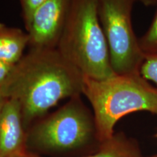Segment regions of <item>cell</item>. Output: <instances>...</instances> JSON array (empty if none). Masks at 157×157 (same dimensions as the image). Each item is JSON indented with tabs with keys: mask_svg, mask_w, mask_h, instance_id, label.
Instances as JSON below:
<instances>
[{
	"mask_svg": "<svg viewBox=\"0 0 157 157\" xmlns=\"http://www.w3.org/2000/svg\"><path fill=\"white\" fill-rule=\"evenodd\" d=\"M83 85L84 76L58 49L31 48L13 66L0 92L19 102L27 131L59 101L83 94Z\"/></svg>",
	"mask_w": 157,
	"mask_h": 157,
	"instance_id": "1",
	"label": "cell"
},
{
	"mask_svg": "<svg viewBox=\"0 0 157 157\" xmlns=\"http://www.w3.org/2000/svg\"><path fill=\"white\" fill-rule=\"evenodd\" d=\"M83 95L93 107L96 137L102 143L114 135L116 124L124 116L135 111L157 115V87L140 73L104 79L84 76Z\"/></svg>",
	"mask_w": 157,
	"mask_h": 157,
	"instance_id": "2",
	"label": "cell"
},
{
	"mask_svg": "<svg viewBox=\"0 0 157 157\" xmlns=\"http://www.w3.org/2000/svg\"><path fill=\"white\" fill-rule=\"evenodd\" d=\"M57 49L85 77L115 75L98 16V0H71Z\"/></svg>",
	"mask_w": 157,
	"mask_h": 157,
	"instance_id": "3",
	"label": "cell"
},
{
	"mask_svg": "<svg viewBox=\"0 0 157 157\" xmlns=\"http://www.w3.org/2000/svg\"><path fill=\"white\" fill-rule=\"evenodd\" d=\"M95 135L94 116L80 96H76L27 129L26 149L44 152L72 150L87 144Z\"/></svg>",
	"mask_w": 157,
	"mask_h": 157,
	"instance_id": "4",
	"label": "cell"
},
{
	"mask_svg": "<svg viewBox=\"0 0 157 157\" xmlns=\"http://www.w3.org/2000/svg\"><path fill=\"white\" fill-rule=\"evenodd\" d=\"M136 0H98V16L116 74L140 73L145 59L132 24Z\"/></svg>",
	"mask_w": 157,
	"mask_h": 157,
	"instance_id": "5",
	"label": "cell"
},
{
	"mask_svg": "<svg viewBox=\"0 0 157 157\" xmlns=\"http://www.w3.org/2000/svg\"><path fill=\"white\" fill-rule=\"evenodd\" d=\"M71 0H46L25 23L29 47L57 48L63 31Z\"/></svg>",
	"mask_w": 157,
	"mask_h": 157,
	"instance_id": "6",
	"label": "cell"
},
{
	"mask_svg": "<svg viewBox=\"0 0 157 157\" xmlns=\"http://www.w3.org/2000/svg\"><path fill=\"white\" fill-rule=\"evenodd\" d=\"M26 129L21 105L17 100L7 98L0 117V157H21L28 154Z\"/></svg>",
	"mask_w": 157,
	"mask_h": 157,
	"instance_id": "7",
	"label": "cell"
},
{
	"mask_svg": "<svg viewBox=\"0 0 157 157\" xmlns=\"http://www.w3.org/2000/svg\"><path fill=\"white\" fill-rule=\"evenodd\" d=\"M29 44L27 32L0 23V60L15 65L22 58Z\"/></svg>",
	"mask_w": 157,
	"mask_h": 157,
	"instance_id": "8",
	"label": "cell"
},
{
	"mask_svg": "<svg viewBox=\"0 0 157 157\" xmlns=\"http://www.w3.org/2000/svg\"><path fill=\"white\" fill-rule=\"evenodd\" d=\"M102 143L98 153L84 157H140L137 146L121 133L113 135ZM28 154L29 157H42L31 153Z\"/></svg>",
	"mask_w": 157,
	"mask_h": 157,
	"instance_id": "9",
	"label": "cell"
},
{
	"mask_svg": "<svg viewBox=\"0 0 157 157\" xmlns=\"http://www.w3.org/2000/svg\"><path fill=\"white\" fill-rule=\"evenodd\" d=\"M139 44L145 57L157 56V11L148 31L139 39Z\"/></svg>",
	"mask_w": 157,
	"mask_h": 157,
	"instance_id": "10",
	"label": "cell"
},
{
	"mask_svg": "<svg viewBox=\"0 0 157 157\" xmlns=\"http://www.w3.org/2000/svg\"><path fill=\"white\" fill-rule=\"evenodd\" d=\"M140 73L146 79L153 82L157 85V56L145 57Z\"/></svg>",
	"mask_w": 157,
	"mask_h": 157,
	"instance_id": "11",
	"label": "cell"
},
{
	"mask_svg": "<svg viewBox=\"0 0 157 157\" xmlns=\"http://www.w3.org/2000/svg\"><path fill=\"white\" fill-rule=\"evenodd\" d=\"M45 1L46 0H20L24 23L30 19L34 11Z\"/></svg>",
	"mask_w": 157,
	"mask_h": 157,
	"instance_id": "12",
	"label": "cell"
},
{
	"mask_svg": "<svg viewBox=\"0 0 157 157\" xmlns=\"http://www.w3.org/2000/svg\"><path fill=\"white\" fill-rule=\"evenodd\" d=\"M15 65H11L0 60V88L5 83Z\"/></svg>",
	"mask_w": 157,
	"mask_h": 157,
	"instance_id": "13",
	"label": "cell"
},
{
	"mask_svg": "<svg viewBox=\"0 0 157 157\" xmlns=\"http://www.w3.org/2000/svg\"><path fill=\"white\" fill-rule=\"evenodd\" d=\"M7 100V98L5 97V96L3 95V94L0 92V117H1L2 111L3 107H4V105H5V103Z\"/></svg>",
	"mask_w": 157,
	"mask_h": 157,
	"instance_id": "14",
	"label": "cell"
},
{
	"mask_svg": "<svg viewBox=\"0 0 157 157\" xmlns=\"http://www.w3.org/2000/svg\"><path fill=\"white\" fill-rule=\"evenodd\" d=\"M140 2L143 5L150 6V5H157V0H136Z\"/></svg>",
	"mask_w": 157,
	"mask_h": 157,
	"instance_id": "15",
	"label": "cell"
},
{
	"mask_svg": "<svg viewBox=\"0 0 157 157\" xmlns=\"http://www.w3.org/2000/svg\"><path fill=\"white\" fill-rule=\"evenodd\" d=\"M21 157H29V154H27L24 155V156H21Z\"/></svg>",
	"mask_w": 157,
	"mask_h": 157,
	"instance_id": "16",
	"label": "cell"
},
{
	"mask_svg": "<svg viewBox=\"0 0 157 157\" xmlns=\"http://www.w3.org/2000/svg\"><path fill=\"white\" fill-rule=\"evenodd\" d=\"M150 157H157V155H155V156H150Z\"/></svg>",
	"mask_w": 157,
	"mask_h": 157,
	"instance_id": "17",
	"label": "cell"
},
{
	"mask_svg": "<svg viewBox=\"0 0 157 157\" xmlns=\"http://www.w3.org/2000/svg\"><path fill=\"white\" fill-rule=\"evenodd\" d=\"M156 138H157V133H156Z\"/></svg>",
	"mask_w": 157,
	"mask_h": 157,
	"instance_id": "18",
	"label": "cell"
}]
</instances>
